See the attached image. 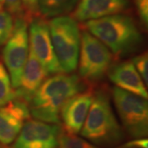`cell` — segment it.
Returning <instances> with one entry per match:
<instances>
[{"label": "cell", "instance_id": "obj_1", "mask_svg": "<svg viewBox=\"0 0 148 148\" xmlns=\"http://www.w3.org/2000/svg\"><path fill=\"white\" fill-rule=\"evenodd\" d=\"M82 87L81 78L74 74L60 73L46 78L28 104L30 114L37 120L58 124L64 103Z\"/></svg>", "mask_w": 148, "mask_h": 148}, {"label": "cell", "instance_id": "obj_2", "mask_svg": "<svg viewBox=\"0 0 148 148\" xmlns=\"http://www.w3.org/2000/svg\"><path fill=\"white\" fill-rule=\"evenodd\" d=\"M84 26L116 56L135 52L143 42V36L135 21L124 14L89 20L84 21Z\"/></svg>", "mask_w": 148, "mask_h": 148}, {"label": "cell", "instance_id": "obj_3", "mask_svg": "<svg viewBox=\"0 0 148 148\" xmlns=\"http://www.w3.org/2000/svg\"><path fill=\"white\" fill-rule=\"evenodd\" d=\"M81 135L95 146L113 147L123 140L124 134L103 90L94 93L93 101L81 129Z\"/></svg>", "mask_w": 148, "mask_h": 148}, {"label": "cell", "instance_id": "obj_4", "mask_svg": "<svg viewBox=\"0 0 148 148\" xmlns=\"http://www.w3.org/2000/svg\"><path fill=\"white\" fill-rule=\"evenodd\" d=\"M49 24L54 53L62 72L71 73L77 68L81 35L75 19L68 16L53 17Z\"/></svg>", "mask_w": 148, "mask_h": 148}, {"label": "cell", "instance_id": "obj_5", "mask_svg": "<svg viewBox=\"0 0 148 148\" xmlns=\"http://www.w3.org/2000/svg\"><path fill=\"white\" fill-rule=\"evenodd\" d=\"M110 50L87 31L81 35L78 69L80 78L86 82L101 80L112 68L113 56Z\"/></svg>", "mask_w": 148, "mask_h": 148}, {"label": "cell", "instance_id": "obj_6", "mask_svg": "<svg viewBox=\"0 0 148 148\" xmlns=\"http://www.w3.org/2000/svg\"><path fill=\"white\" fill-rule=\"evenodd\" d=\"M112 97L125 131L135 138H145L148 132L147 99L114 86Z\"/></svg>", "mask_w": 148, "mask_h": 148}, {"label": "cell", "instance_id": "obj_7", "mask_svg": "<svg viewBox=\"0 0 148 148\" xmlns=\"http://www.w3.org/2000/svg\"><path fill=\"white\" fill-rule=\"evenodd\" d=\"M29 36L26 18H16L13 32L3 51V61L14 89L21 82L22 73L29 55Z\"/></svg>", "mask_w": 148, "mask_h": 148}, {"label": "cell", "instance_id": "obj_8", "mask_svg": "<svg viewBox=\"0 0 148 148\" xmlns=\"http://www.w3.org/2000/svg\"><path fill=\"white\" fill-rule=\"evenodd\" d=\"M28 36L30 49L48 75L63 73L54 53L48 22L39 17L34 18L30 24Z\"/></svg>", "mask_w": 148, "mask_h": 148}, {"label": "cell", "instance_id": "obj_9", "mask_svg": "<svg viewBox=\"0 0 148 148\" xmlns=\"http://www.w3.org/2000/svg\"><path fill=\"white\" fill-rule=\"evenodd\" d=\"M60 130L58 124L28 119L12 148H58Z\"/></svg>", "mask_w": 148, "mask_h": 148}, {"label": "cell", "instance_id": "obj_10", "mask_svg": "<svg viewBox=\"0 0 148 148\" xmlns=\"http://www.w3.org/2000/svg\"><path fill=\"white\" fill-rule=\"evenodd\" d=\"M30 116L28 104L17 98L0 107V143L6 146L13 143Z\"/></svg>", "mask_w": 148, "mask_h": 148}, {"label": "cell", "instance_id": "obj_11", "mask_svg": "<svg viewBox=\"0 0 148 148\" xmlns=\"http://www.w3.org/2000/svg\"><path fill=\"white\" fill-rule=\"evenodd\" d=\"M93 97V90H81L64 103L60 110L63 130L71 134L79 133L90 110Z\"/></svg>", "mask_w": 148, "mask_h": 148}, {"label": "cell", "instance_id": "obj_12", "mask_svg": "<svg viewBox=\"0 0 148 148\" xmlns=\"http://www.w3.org/2000/svg\"><path fill=\"white\" fill-rule=\"evenodd\" d=\"M47 76L48 73L42 64L30 49L20 85L14 89L15 98L29 104L36 90L47 78Z\"/></svg>", "mask_w": 148, "mask_h": 148}, {"label": "cell", "instance_id": "obj_13", "mask_svg": "<svg viewBox=\"0 0 148 148\" xmlns=\"http://www.w3.org/2000/svg\"><path fill=\"white\" fill-rule=\"evenodd\" d=\"M127 5L128 0H78L73 17L79 21L98 19L120 13Z\"/></svg>", "mask_w": 148, "mask_h": 148}, {"label": "cell", "instance_id": "obj_14", "mask_svg": "<svg viewBox=\"0 0 148 148\" xmlns=\"http://www.w3.org/2000/svg\"><path fill=\"white\" fill-rule=\"evenodd\" d=\"M108 74L110 80L116 87L147 100V87L132 61L117 64L110 69Z\"/></svg>", "mask_w": 148, "mask_h": 148}, {"label": "cell", "instance_id": "obj_15", "mask_svg": "<svg viewBox=\"0 0 148 148\" xmlns=\"http://www.w3.org/2000/svg\"><path fill=\"white\" fill-rule=\"evenodd\" d=\"M78 0H38L39 12L45 17L64 16L73 9Z\"/></svg>", "mask_w": 148, "mask_h": 148}, {"label": "cell", "instance_id": "obj_16", "mask_svg": "<svg viewBox=\"0 0 148 148\" xmlns=\"http://www.w3.org/2000/svg\"><path fill=\"white\" fill-rule=\"evenodd\" d=\"M15 99V90L12 86L9 74L4 65L0 63V107Z\"/></svg>", "mask_w": 148, "mask_h": 148}, {"label": "cell", "instance_id": "obj_17", "mask_svg": "<svg viewBox=\"0 0 148 148\" xmlns=\"http://www.w3.org/2000/svg\"><path fill=\"white\" fill-rule=\"evenodd\" d=\"M58 148H99L83 138L71 134L61 128L58 135Z\"/></svg>", "mask_w": 148, "mask_h": 148}, {"label": "cell", "instance_id": "obj_18", "mask_svg": "<svg viewBox=\"0 0 148 148\" xmlns=\"http://www.w3.org/2000/svg\"><path fill=\"white\" fill-rule=\"evenodd\" d=\"M13 27L12 16L0 7V45H4L8 40L13 32Z\"/></svg>", "mask_w": 148, "mask_h": 148}, {"label": "cell", "instance_id": "obj_19", "mask_svg": "<svg viewBox=\"0 0 148 148\" xmlns=\"http://www.w3.org/2000/svg\"><path fill=\"white\" fill-rule=\"evenodd\" d=\"M132 64L134 65L136 70L138 71V74L140 75V77H142L143 82L146 85H147V79H148V57L147 53H141L138 54L136 57L132 58Z\"/></svg>", "mask_w": 148, "mask_h": 148}, {"label": "cell", "instance_id": "obj_20", "mask_svg": "<svg viewBox=\"0 0 148 148\" xmlns=\"http://www.w3.org/2000/svg\"><path fill=\"white\" fill-rule=\"evenodd\" d=\"M7 11L12 16H15L16 18H25V11L21 0H3Z\"/></svg>", "mask_w": 148, "mask_h": 148}, {"label": "cell", "instance_id": "obj_21", "mask_svg": "<svg viewBox=\"0 0 148 148\" xmlns=\"http://www.w3.org/2000/svg\"><path fill=\"white\" fill-rule=\"evenodd\" d=\"M25 11V15L27 18L32 19L33 16H37L39 12L38 0H21Z\"/></svg>", "mask_w": 148, "mask_h": 148}, {"label": "cell", "instance_id": "obj_22", "mask_svg": "<svg viewBox=\"0 0 148 148\" xmlns=\"http://www.w3.org/2000/svg\"><path fill=\"white\" fill-rule=\"evenodd\" d=\"M138 15L143 24L147 25L148 22V0H135Z\"/></svg>", "mask_w": 148, "mask_h": 148}, {"label": "cell", "instance_id": "obj_23", "mask_svg": "<svg viewBox=\"0 0 148 148\" xmlns=\"http://www.w3.org/2000/svg\"><path fill=\"white\" fill-rule=\"evenodd\" d=\"M147 138H135L124 144V148H148Z\"/></svg>", "mask_w": 148, "mask_h": 148}, {"label": "cell", "instance_id": "obj_24", "mask_svg": "<svg viewBox=\"0 0 148 148\" xmlns=\"http://www.w3.org/2000/svg\"><path fill=\"white\" fill-rule=\"evenodd\" d=\"M3 3V0H0V4L2 5Z\"/></svg>", "mask_w": 148, "mask_h": 148}, {"label": "cell", "instance_id": "obj_25", "mask_svg": "<svg viewBox=\"0 0 148 148\" xmlns=\"http://www.w3.org/2000/svg\"><path fill=\"white\" fill-rule=\"evenodd\" d=\"M0 148H3V146H2V144H1V143H0Z\"/></svg>", "mask_w": 148, "mask_h": 148}, {"label": "cell", "instance_id": "obj_26", "mask_svg": "<svg viewBox=\"0 0 148 148\" xmlns=\"http://www.w3.org/2000/svg\"><path fill=\"white\" fill-rule=\"evenodd\" d=\"M0 7H1V4H0Z\"/></svg>", "mask_w": 148, "mask_h": 148}]
</instances>
